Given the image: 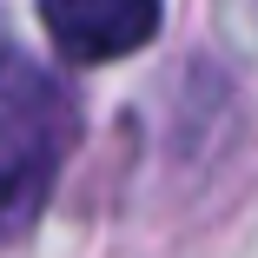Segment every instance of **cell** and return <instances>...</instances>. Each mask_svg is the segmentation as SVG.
<instances>
[{
	"mask_svg": "<svg viewBox=\"0 0 258 258\" xmlns=\"http://www.w3.org/2000/svg\"><path fill=\"white\" fill-rule=\"evenodd\" d=\"M73 146L67 86L27 53H0V238H20L60 179Z\"/></svg>",
	"mask_w": 258,
	"mask_h": 258,
	"instance_id": "cell-1",
	"label": "cell"
},
{
	"mask_svg": "<svg viewBox=\"0 0 258 258\" xmlns=\"http://www.w3.org/2000/svg\"><path fill=\"white\" fill-rule=\"evenodd\" d=\"M40 27L67 60H126L159 33V0H40Z\"/></svg>",
	"mask_w": 258,
	"mask_h": 258,
	"instance_id": "cell-2",
	"label": "cell"
}]
</instances>
